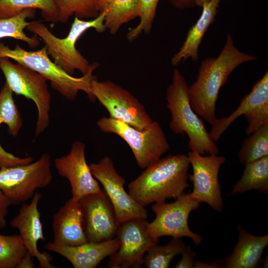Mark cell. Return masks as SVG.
<instances>
[{
	"label": "cell",
	"mask_w": 268,
	"mask_h": 268,
	"mask_svg": "<svg viewBox=\"0 0 268 268\" xmlns=\"http://www.w3.org/2000/svg\"><path fill=\"white\" fill-rule=\"evenodd\" d=\"M0 69L9 88L17 95L32 100L38 111L36 136L42 133L49 123L51 96L47 80L41 74L19 63L0 57Z\"/></svg>",
	"instance_id": "cell-7"
},
{
	"label": "cell",
	"mask_w": 268,
	"mask_h": 268,
	"mask_svg": "<svg viewBox=\"0 0 268 268\" xmlns=\"http://www.w3.org/2000/svg\"><path fill=\"white\" fill-rule=\"evenodd\" d=\"M11 203L0 190V229L4 228L6 223V217Z\"/></svg>",
	"instance_id": "cell-32"
},
{
	"label": "cell",
	"mask_w": 268,
	"mask_h": 268,
	"mask_svg": "<svg viewBox=\"0 0 268 268\" xmlns=\"http://www.w3.org/2000/svg\"><path fill=\"white\" fill-rule=\"evenodd\" d=\"M256 59L257 57L240 51L228 33L219 55L201 62L197 80L188 87L190 103L195 113L211 125L216 118V103L220 89L229 75L242 64Z\"/></svg>",
	"instance_id": "cell-1"
},
{
	"label": "cell",
	"mask_w": 268,
	"mask_h": 268,
	"mask_svg": "<svg viewBox=\"0 0 268 268\" xmlns=\"http://www.w3.org/2000/svg\"><path fill=\"white\" fill-rule=\"evenodd\" d=\"M139 0H112L104 9V24L110 34L115 35L121 26L138 17Z\"/></svg>",
	"instance_id": "cell-23"
},
{
	"label": "cell",
	"mask_w": 268,
	"mask_h": 268,
	"mask_svg": "<svg viewBox=\"0 0 268 268\" xmlns=\"http://www.w3.org/2000/svg\"><path fill=\"white\" fill-rule=\"evenodd\" d=\"M239 237L234 250L225 261L226 268H256L261 263L265 248L268 245V235H253L241 225L238 227Z\"/></svg>",
	"instance_id": "cell-20"
},
{
	"label": "cell",
	"mask_w": 268,
	"mask_h": 268,
	"mask_svg": "<svg viewBox=\"0 0 268 268\" xmlns=\"http://www.w3.org/2000/svg\"><path fill=\"white\" fill-rule=\"evenodd\" d=\"M210 0H195V5L199 7H202L204 2H207Z\"/></svg>",
	"instance_id": "cell-37"
},
{
	"label": "cell",
	"mask_w": 268,
	"mask_h": 268,
	"mask_svg": "<svg viewBox=\"0 0 268 268\" xmlns=\"http://www.w3.org/2000/svg\"><path fill=\"white\" fill-rule=\"evenodd\" d=\"M244 115L248 123L246 133L249 135L268 123V72L253 86L251 92L241 101L238 108L230 115L216 118L211 124L209 135L217 141L238 118Z\"/></svg>",
	"instance_id": "cell-12"
},
{
	"label": "cell",
	"mask_w": 268,
	"mask_h": 268,
	"mask_svg": "<svg viewBox=\"0 0 268 268\" xmlns=\"http://www.w3.org/2000/svg\"><path fill=\"white\" fill-rule=\"evenodd\" d=\"M27 253L19 234L0 233V268H18Z\"/></svg>",
	"instance_id": "cell-28"
},
{
	"label": "cell",
	"mask_w": 268,
	"mask_h": 268,
	"mask_svg": "<svg viewBox=\"0 0 268 268\" xmlns=\"http://www.w3.org/2000/svg\"><path fill=\"white\" fill-rule=\"evenodd\" d=\"M112 0H93L95 7L99 14L102 12Z\"/></svg>",
	"instance_id": "cell-36"
},
{
	"label": "cell",
	"mask_w": 268,
	"mask_h": 268,
	"mask_svg": "<svg viewBox=\"0 0 268 268\" xmlns=\"http://www.w3.org/2000/svg\"><path fill=\"white\" fill-rule=\"evenodd\" d=\"M182 259L174 267L175 268H194L195 258L196 254L189 247L182 254Z\"/></svg>",
	"instance_id": "cell-31"
},
{
	"label": "cell",
	"mask_w": 268,
	"mask_h": 268,
	"mask_svg": "<svg viewBox=\"0 0 268 268\" xmlns=\"http://www.w3.org/2000/svg\"><path fill=\"white\" fill-rule=\"evenodd\" d=\"M189 247L181 238H173L164 246L156 244L151 246L145 253L143 266L147 268H168L175 256L181 254Z\"/></svg>",
	"instance_id": "cell-26"
},
{
	"label": "cell",
	"mask_w": 268,
	"mask_h": 268,
	"mask_svg": "<svg viewBox=\"0 0 268 268\" xmlns=\"http://www.w3.org/2000/svg\"><path fill=\"white\" fill-rule=\"evenodd\" d=\"M268 156V123L250 134L243 142L238 152L240 162L246 165Z\"/></svg>",
	"instance_id": "cell-27"
},
{
	"label": "cell",
	"mask_w": 268,
	"mask_h": 268,
	"mask_svg": "<svg viewBox=\"0 0 268 268\" xmlns=\"http://www.w3.org/2000/svg\"><path fill=\"white\" fill-rule=\"evenodd\" d=\"M167 107L171 114L169 127L177 134H186L189 137L188 147L204 155H218L219 148L210 137L202 120L192 109L189 100L188 86L183 75L174 69L171 83L166 90Z\"/></svg>",
	"instance_id": "cell-3"
},
{
	"label": "cell",
	"mask_w": 268,
	"mask_h": 268,
	"mask_svg": "<svg viewBox=\"0 0 268 268\" xmlns=\"http://www.w3.org/2000/svg\"><path fill=\"white\" fill-rule=\"evenodd\" d=\"M173 5L179 8H186L195 6V0H171Z\"/></svg>",
	"instance_id": "cell-33"
},
{
	"label": "cell",
	"mask_w": 268,
	"mask_h": 268,
	"mask_svg": "<svg viewBox=\"0 0 268 268\" xmlns=\"http://www.w3.org/2000/svg\"><path fill=\"white\" fill-rule=\"evenodd\" d=\"M53 243L74 246L88 242L83 226L79 200L68 199L53 217Z\"/></svg>",
	"instance_id": "cell-18"
},
{
	"label": "cell",
	"mask_w": 268,
	"mask_h": 268,
	"mask_svg": "<svg viewBox=\"0 0 268 268\" xmlns=\"http://www.w3.org/2000/svg\"><path fill=\"white\" fill-rule=\"evenodd\" d=\"M160 0H139L138 7L139 23L128 32L126 38L132 42L143 32L150 33L154 20L158 3Z\"/></svg>",
	"instance_id": "cell-30"
},
{
	"label": "cell",
	"mask_w": 268,
	"mask_h": 268,
	"mask_svg": "<svg viewBox=\"0 0 268 268\" xmlns=\"http://www.w3.org/2000/svg\"><path fill=\"white\" fill-rule=\"evenodd\" d=\"M29 8L40 10L47 21L58 22V12L53 0H0V18L15 16Z\"/></svg>",
	"instance_id": "cell-24"
},
{
	"label": "cell",
	"mask_w": 268,
	"mask_h": 268,
	"mask_svg": "<svg viewBox=\"0 0 268 268\" xmlns=\"http://www.w3.org/2000/svg\"><path fill=\"white\" fill-rule=\"evenodd\" d=\"M100 130L121 137L129 145L137 165L144 169L160 158L169 144L160 124L155 121L146 129L139 130L111 117H103L97 122Z\"/></svg>",
	"instance_id": "cell-6"
},
{
	"label": "cell",
	"mask_w": 268,
	"mask_h": 268,
	"mask_svg": "<svg viewBox=\"0 0 268 268\" xmlns=\"http://www.w3.org/2000/svg\"><path fill=\"white\" fill-rule=\"evenodd\" d=\"M0 57L12 59L40 73L50 81L55 89L68 100H75L80 91L85 92L91 99H94L91 93V85L92 81L96 78L93 72L99 66L98 63H92L86 74L75 77L51 61L45 46L36 51H29L18 44L11 49L0 43Z\"/></svg>",
	"instance_id": "cell-4"
},
{
	"label": "cell",
	"mask_w": 268,
	"mask_h": 268,
	"mask_svg": "<svg viewBox=\"0 0 268 268\" xmlns=\"http://www.w3.org/2000/svg\"><path fill=\"white\" fill-rule=\"evenodd\" d=\"M175 199L172 202H156L152 206L155 217L152 222H146L148 235L157 242L160 237L170 236L174 238L189 237L199 245L202 237L190 229L188 220L190 213L199 207L200 202L191 193H183Z\"/></svg>",
	"instance_id": "cell-9"
},
{
	"label": "cell",
	"mask_w": 268,
	"mask_h": 268,
	"mask_svg": "<svg viewBox=\"0 0 268 268\" xmlns=\"http://www.w3.org/2000/svg\"><path fill=\"white\" fill-rule=\"evenodd\" d=\"M84 231L89 242H101L116 237L119 226L113 206L104 190L81 197Z\"/></svg>",
	"instance_id": "cell-15"
},
{
	"label": "cell",
	"mask_w": 268,
	"mask_h": 268,
	"mask_svg": "<svg viewBox=\"0 0 268 268\" xmlns=\"http://www.w3.org/2000/svg\"><path fill=\"white\" fill-rule=\"evenodd\" d=\"M85 150V144L76 141L67 155L56 158L54 162L59 175L69 182L72 198L77 200L103 190L87 163Z\"/></svg>",
	"instance_id": "cell-16"
},
{
	"label": "cell",
	"mask_w": 268,
	"mask_h": 268,
	"mask_svg": "<svg viewBox=\"0 0 268 268\" xmlns=\"http://www.w3.org/2000/svg\"><path fill=\"white\" fill-rule=\"evenodd\" d=\"M58 12V22L66 23L72 15L79 19L99 15L93 0H53Z\"/></svg>",
	"instance_id": "cell-29"
},
{
	"label": "cell",
	"mask_w": 268,
	"mask_h": 268,
	"mask_svg": "<svg viewBox=\"0 0 268 268\" xmlns=\"http://www.w3.org/2000/svg\"><path fill=\"white\" fill-rule=\"evenodd\" d=\"M91 91L107 110L110 117L122 121L136 129H146L153 121L144 106L130 92L110 80L94 79Z\"/></svg>",
	"instance_id": "cell-10"
},
{
	"label": "cell",
	"mask_w": 268,
	"mask_h": 268,
	"mask_svg": "<svg viewBox=\"0 0 268 268\" xmlns=\"http://www.w3.org/2000/svg\"><path fill=\"white\" fill-rule=\"evenodd\" d=\"M104 10L93 19L84 20L74 17L70 30L66 37L60 38L54 35L46 25L40 21H32L26 29L41 39L49 56L63 70L72 75L76 70L82 75L89 70L91 64L77 50L75 44L83 33L90 28L100 33L106 30Z\"/></svg>",
	"instance_id": "cell-5"
},
{
	"label": "cell",
	"mask_w": 268,
	"mask_h": 268,
	"mask_svg": "<svg viewBox=\"0 0 268 268\" xmlns=\"http://www.w3.org/2000/svg\"><path fill=\"white\" fill-rule=\"evenodd\" d=\"M188 156L193 169L192 174L188 176L193 185L192 197L200 203H206L214 210L221 211L223 203L218 173L226 158L214 154L204 156L191 151Z\"/></svg>",
	"instance_id": "cell-13"
},
{
	"label": "cell",
	"mask_w": 268,
	"mask_h": 268,
	"mask_svg": "<svg viewBox=\"0 0 268 268\" xmlns=\"http://www.w3.org/2000/svg\"><path fill=\"white\" fill-rule=\"evenodd\" d=\"M41 195L35 192L29 204L23 203L18 214L10 222L12 227L17 228L27 252L36 258L41 268H55L51 264V257L38 249L39 240L45 241L43 225L38 205Z\"/></svg>",
	"instance_id": "cell-17"
},
{
	"label": "cell",
	"mask_w": 268,
	"mask_h": 268,
	"mask_svg": "<svg viewBox=\"0 0 268 268\" xmlns=\"http://www.w3.org/2000/svg\"><path fill=\"white\" fill-rule=\"evenodd\" d=\"M220 1L210 0L202 4V11L200 18L189 29L183 45L171 59L173 66H177L188 59H191L194 62L198 60L199 46L208 27L215 20Z\"/></svg>",
	"instance_id": "cell-21"
},
{
	"label": "cell",
	"mask_w": 268,
	"mask_h": 268,
	"mask_svg": "<svg viewBox=\"0 0 268 268\" xmlns=\"http://www.w3.org/2000/svg\"><path fill=\"white\" fill-rule=\"evenodd\" d=\"M52 180L51 158L43 154L36 161L0 169V190L11 204L24 203Z\"/></svg>",
	"instance_id": "cell-8"
},
{
	"label": "cell",
	"mask_w": 268,
	"mask_h": 268,
	"mask_svg": "<svg viewBox=\"0 0 268 268\" xmlns=\"http://www.w3.org/2000/svg\"><path fill=\"white\" fill-rule=\"evenodd\" d=\"M33 257L30 255V254L27 252L26 255L23 258L18 268H34V265L32 262V258Z\"/></svg>",
	"instance_id": "cell-35"
},
{
	"label": "cell",
	"mask_w": 268,
	"mask_h": 268,
	"mask_svg": "<svg viewBox=\"0 0 268 268\" xmlns=\"http://www.w3.org/2000/svg\"><path fill=\"white\" fill-rule=\"evenodd\" d=\"M222 261L218 260L214 263L209 264L202 263L200 262H194V268H220L222 266Z\"/></svg>",
	"instance_id": "cell-34"
},
{
	"label": "cell",
	"mask_w": 268,
	"mask_h": 268,
	"mask_svg": "<svg viewBox=\"0 0 268 268\" xmlns=\"http://www.w3.org/2000/svg\"><path fill=\"white\" fill-rule=\"evenodd\" d=\"M120 246V241L116 236L106 241H88L74 246L49 242L46 245L45 248L66 258L74 268H95L105 258L115 253Z\"/></svg>",
	"instance_id": "cell-19"
},
{
	"label": "cell",
	"mask_w": 268,
	"mask_h": 268,
	"mask_svg": "<svg viewBox=\"0 0 268 268\" xmlns=\"http://www.w3.org/2000/svg\"><path fill=\"white\" fill-rule=\"evenodd\" d=\"M256 190L264 194L268 192V156L245 165L240 180L234 185L231 195Z\"/></svg>",
	"instance_id": "cell-22"
},
{
	"label": "cell",
	"mask_w": 268,
	"mask_h": 268,
	"mask_svg": "<svg viewBox=\"0 0 268 268\" xmlns=\"http://www.w3.org/2000/svg\"><path fill=\"white\" fill-rule=\"evenodd\" d=\"M36 10L27 9L15 16L0 18V39L11 38L26 43L31 48L37 47L40 43L39 37L35 35L29 37L24 31L32 22H28L26 20L35 16Z\"/></svg>",
	"instance_id": "cell-25"
},
{
	"label": "cell",
	"mask_w": 268,
	"mask_h": 268,
	"mask_svg": "<svg viewBox=\"0 0 268 268\" xmlns=\"http://www.w3.org/2000/svg\"><path fill=\"white\" fill-rule=\"evenodd\" d=\"M94 177L102 185L116 214L119 225L132 219H146L145 207L138 204L124 188L125 179L117 171L113 161L105 156L89 165Z\"/></svg>",
	"instance_id": "cell-11"
},
{
	"label": "cell",
	"mask_w": 268,
	"mask_h": 268,
	"mask_svg": "<svg viewBox=\"0 0 268 268\" xmlns=\"http://www.w3.org/2000/svg\"><path fill=\"white\" fill-rule=\"evenodd\" d=\"M146 219H132L119 225L116 236L120 241L118 250L109 256L110 268H140L148 249L158 242L146 230Z\"/></svg>",
	"instance_id": "cell-14"
},
{
	"label": "cell",
	"mask_w": 268,
	"mask_h": 268,
	"mask_svg": "<svg viewBox=\"0 0 268 268\" xmlns=\"http://www.w3.org/2000/svg\"><path fill=\"white\" fill-rule=\"evenodd\" d=\"M188 155H168L150 165L128 185L129 194L139 205L176 199L189 186Z\"/></svg>",
	"instance_id": "cell-2"
}]
</instances>
